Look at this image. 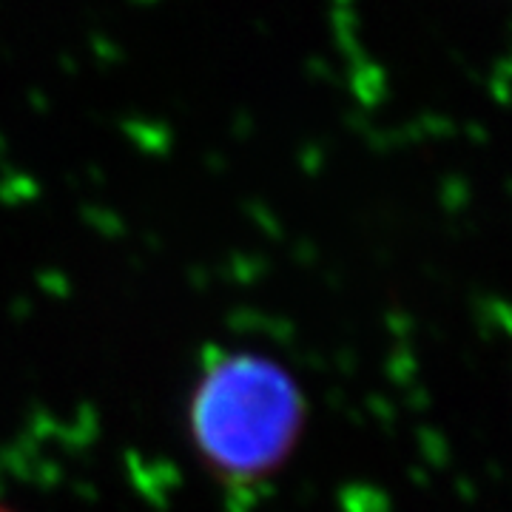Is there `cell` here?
<instances>
[{
	"mask_svg": "<svg viewBox=\"0 0 512 512\" xmlns=\"http://www.w3.org/2000/svg\"><path fill=\"white\" fill-rule=\"evenodd\" d=\"M188 421L200 456L220 476L251 481L288 461L302 433L305 402L285 367L234 353L205 370Z\"/></svg>",
	"mask_w": 512,
	"mask_h": 512,
	"instance_id": "obj_1",
	"label": "cell"
},
{
	"mask_svg": "<svg viewBox=\"0 0 512 512\" xmlns=\"http://www.w3.org/2000/svg\"><path fill=\"white\" fill-rule=\"evenodd\" d=\"M0 512H12V510H9V507H3V504H0Z\"/></svg>",
	"mask_w": 512,
	"mask_h": 512,
	"instance_id": "obj_2",
	"label": "cell"
}]
</instances>
